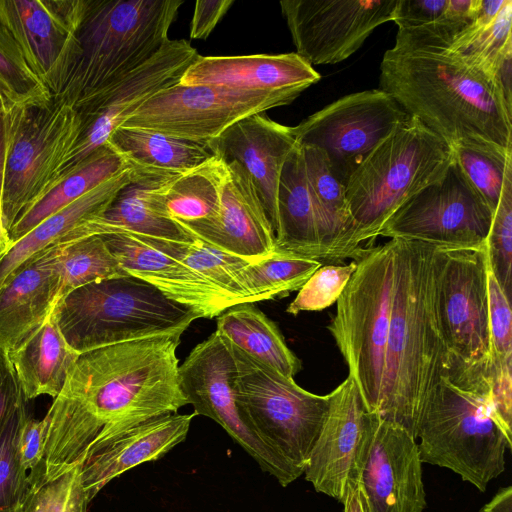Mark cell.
<instances>
[{"label":"cell","mask_w":512,"mask_h":512,"mask_svg":"<svg viewBox=\"0 0 512 512\" xmlns=\"http://www.w3.org/2000/svg\"><path fill=\"white\" fill-rule=\"evenodd\" d=\"M235 378L234 356L217 331L196 345L179 365L180 388L194 413L217 422L285 487L298 478L244 419L236 399Z\"/></svg>","instance_id":"obj_14"},{"label":"cell","mask_w":512,"mask_h":512,"mask_svg":"<svg viewBox=\"0 0 512 512\" xmlns=\"http://www.w3.org/2000/svg\"><path fill=\"white\" fill-rule=\"evenodd\" d=\"M356 267V261L346 265L321 266L302 286L286 311L297 315L303 311L328 308L338 300Z\"/></svg>","instance_id":"obj_46"},{"label":"cell","mask_w":512,"mask_h":512,"mask_svg":"<svg viewBox=\"0 0 512 512\" xmlns=\"http://www.w3.org/2000/svg\"><path fill=\"white\" fill-rule=\"evenodd\" d=\"M196 414H165L98 445L80 466L83 488L89 502L112 479L147 461L162 458L185 440Z\"/></svg>","instance_id":"obj_25"},{"label":"cell","mask_w":512,"mask_h":512,"mask_svg":"<svg viewBox=\"0 0 512 512\" xmlns=\"http://www.w3.org/2000/svg\"><path fill=\"white\" fill-rule=\"evenodd\" d=\"M452 147L414 117L383 138L350 175L345 195L349 228L330 261L356 258L387 220L411 197L441 179L453 162Z\"/></svg>","instance_id":"obj_6"},{"label":"cell","mask_w":512,"mask_h":512,"mask_svg":"<svg viewBox=\"0 0 512 512\" xmlns=\"http://www.w3.org/2000/svg\"><path fill=\"white\" fill-rule=\"evenodd\" d=\"M409 117L392 96L378 88L343 96L291 131L299 146L325 153L345 186L374 147Z\"/></svg>","instance_id":"obj_13"},{"label":"cell","mask_w":512,"mask_h":512,"mask_svg":"<svg viewBox=\"0 0 512 512\" xmlns=\"http://www.w3.org/2000/svg\"><path fill=\"white\" fill-rule=\"evenodd\" d=\"M52 99L49 90L27 65L19 47L0 25V100L3 112L40 105Z\"/></svg>","instance_id":"obj_41"},{"label":"cell","mask_w":512,"mask_h":512,"mask_svg":"<svg viewBox=\"0 0 512 512\" xmlns=\"http://www.w3.org/2000/svg\"><path fill=\"white\" fill-rule=\"evenodd\" d=\"M79 355L62 335L53 308L45 323L9 355L26 401L41 395L56 398Z\"/></svg>","instance_id":"obj_31"},{"label":"cell","mask_w":512,"mask_h":512,"mask_svg":"<svg viewBox=\"0 0 512 512\" xmlns=\"http://www.w3.org/2000/svg\"><path fill=\"white\" fill-rule=\"evenodd\" d=\"M25 404L13 413L0 433V509L16 508L28 483L20 472L16 452L18 432L27 415Z\"/></svg>","instance_id":"obj_47"},{"label":"cell","mask_w":512,"mask_h":512,"mask_svg":"<svg viewBox=\"0 0 512 512\" xmlns=\"http://www.w3.org/2000/svg\"><path fill=\"white\" fill-rule=\"evenodd\" d=\"M170 179L135 177L120 190L103 215L76 229L77 236L129 232L177 242L193 241V236L167 212L163 191Z\"/></svg>","instance_id":"obj_28"},{"label":"cell","mask_w":512,"mask_h":512,"mask_svg":"<svg viewBox=\"0 0 512 512\" xmlns=\"http://www.w3.org/2000/svg\"><path fill=\"white\" fill-rule=\"evenodd\" d=\"M183 0H85L52 99L79 111L169 40Z\"/></svg>","instance_id":"obj_4"},{"label":"cell","mask_w":512,"mask_h":512,"mask_svg":"<svg viewBox=\"0 0 512 512\" xmlns=\"http://www.w3.org/2000/svg\"><path fill=\"white\" fill-rule=\"evenodd\" d=\"M481 0H397L396 39L449 44L476 17Z\"/></svg>","instance_id":"obj_35"},{"label":"cell","mask_w":512,"mask_h":512,"mask_svg":"<svg viewBox=\"0 0 512 512\" xmlns=\"http://www.w3.org/2000/svg\"><path fill=\"white\" fill-rule=\"evenodd\" d=\"M59 329L79 354L122 342L185 331L200 318L133 276L89 283L54 307Z\"/></svg>","instance_id":"obj_7"},{"label":"cell","mask_w":512,"mask_h":512,"mask_svg":"<svg viewBox=\"0 0 512 512\" xmlns=\"http://www.w3.org/2000/svg\"><path fill=\"white\" fill-rule=\"evenodd\" d=\"M359 486L368 512H423L426 496L416 439L380 418Z\"/></svg>","instance_id":"obj_20"},{"label":"cell","mask_w":512,"mask_h":512,"mask_svg":"<svg viewBox=\"0 0 512 512\" xmlns=\"http://www.w3.org/2000/svg\"><path fill=\"white\" fill-rule=\"evenodd\" d=\"M321 261L275 251L250 262L244 269L247 289L254 302L272 300L300 290Z\"/></svg>","instance_id":"obj_40"},{"label":"cell","mask_w":512,"mask_h":512,"mask_svg":"<svg viewBox=\"0 0 512 512\" xmlns=\"http://www.w3.org/2000/svg\"><path fill=\"white\" fill-rule=\"evenodd\" d=\"M481 512H512V487L501 489Z\"/></svg>","instance_id":"obj_51"},{"label":"cell","mask_w":512,"mask_h":512,"mask_svg":"<svg viewBox=\"0 0 512 512\" xmlns=\"http://www.w3.org/2000/svg\"><path fill=\"white\" fill-rule=\"evenodd\" d=\"M397 0H284L282 14L296 52L312 65L339 63L380 25L393 21Z\"/></svg>","instance_id":"obj_18"},{"label":"cell","mask_w":512,"mask_h":512,"mask_svg":"<svg viewBox=\"0 0 512 512\" xmlns=\"http://www.w3.org/2000/svg\"><path fill=\"white\" fill-rule=\"evenodd\" d=\"M57 302L89 283L128 276L101 235L59 243Z\"/></svg>","instance_id":"obj_38"},{"label":"cell","mask_w":512,"mask_h":512,"mask_svg":"<svg viewBox=\"0 0 512 512\" xmlns=\"http://www.w3.org/2000/svg\"><path fill=\"white\" fill-rule=\"evenodd\" d=\"M0 512H16V508H5V509H0Z\"/></svg>","instance_id":"obj_54"},{"label":"cell","mask_w":512,"mask_h":512,"mask_svg":"<svg viewBox=\"0 0 512 512\" xmlns=\"http://www.w3.org/2000/svg\"><path fill=\"white\" fill-rule=\"evenodd\" d=\"M422 463L445 467L484 492L512 448L496 418L486 364L450 361L421 412L415 439Z\"/></svg>","instance_id":"obj_5"},{"label":"cell","mask_w":512,"mask_h":512,"mask_svg":"<svg viewBox=\"0 0 512 512\" xmlns=\"http://www.w3.org/2000/svg\"><path fill=\"white\" fill-rule=\"evenodd\" d=\"M47 419L24 418L17 436L16 452L20 472L28 477L43 471V459L47 434Z\"/></svg>","instance_id":"obj_48"},{"label":"cell","mask_w":512,"mask_h":512,"mask_svg":"<svg viewBox=\"0 0 512 512\" xmlns=\"http://www.w3.org/2000/svg\"><path fill=\"white\" fill-rule=\"evenodd\" d=\"M85 0H0V25L27 65L49 90L55 89L73 46Z\"/></svg>","instance_id":"obj_19"},{"label":"cell","mask_w":512,"mask_h":512,"mask_svg":"<svg viewBox=\"0 0 512 512\" xmlns=\"http://www.w3.org/2000/svg\"><path fill=\"white\" fill-rule=\"evenodd\" d=\"M342 503L344 512H368L359 483L349 487Z\"/></svg>","instance_id":"obj_52"},{"label":"cell","mask_w":512,"mask_h":512,"mask_svg":"<svg viewBox=\"0 0 512 512\" xmlns=\"http://www.w3.org/2000/svg\"><path fill=\"white\" fill-rule=\"evenodd\" d=\"M108 144L136 178H174L215 155L206 143L170 137L140 128H117Z\"/></svg>","instance_id":"obj_30"},{"label":"cell","mask_w":512,"mask_h":512,"mask_svg":"<svg viewBox=\"0 0 512 512\" xmlns=\"http://www.w3.org/2000/svg\"><path fill=\"white\" fill-rule=\"evenodd\" d=\"M451 147L454 162L494 213L506 176L512 171V149L474 141H460Z\"/></svg>","instance_id":"obj_39"},{"label":"cell","mask_w":512,"mask_h":512,"mask_svg":"<svg viewBox=\"0 0 512 512\" xmlns=\"http://www.w3.org/2000/svg\"><path fill=\"white\" fill-rule=\"evenodd\" d=\"M275 251L329 260L336 235L306 176L300 146L291 151L279 180Z\"/></svg>","instance_id":"obj_26"},{"label":"cell","mask_w":512,"mask_h":512,"mask_svg":"<svg viewBox=\"0 0 512 512\" xmlns=\"http://www.w3.org/2000/svg\"><path fill=\"white\" fill-rule=\"evenodd\" d=\"M3 125L1 212L9 234L16 221L54 188L82 124L73 108L51 99L4 111Z\"/></svg>","instance_id":"obj_9"},{"label":"cell","mask_w":512,"mask_h":512,"mask_svg":"<svg viewBox=\"0 0 512 512\" xmlns=\"http://www.w3.org/2000/svg\"><path fill=\"white\" fill-rule=\"evenodd\" d=\"M486 245L489 269L506 296L511 300L512 171L506 176L498 205L493 214Z\"/></svg>","instance_id":"obj_44"},{"label":"cell","mask_w":512,"mask_h":512,"mask_svg":"<svg viewBox=\"0 0 512 512\" xmlns=\"http://www.w3.org/2000/svg\"><path fill=\"white\" fill-rule=\"evenodd\" d=\"M436 305L444 343L468 365L486 364L490 349L487 247L436 248Z\"/></svg>","instance_id":"obj_15"},{"label":"cell","mask_w":512,"mask_h":512,"mask_svg":"<svg viewBox=\"0 0 512 512\" xmlns=\"http://www.w3.org/2000/svg\"><path fill=\"white\" fill-rule=\"evenodd\" d=\"M490 349L487 369L491 374L512 373V312L506 296L494 275L488 274Z\"/></svg>","instance_id":"obj_45"},{"label":"cell","mask_w":512,"mask_h":512,"mask_svg":"<svg viewBox=\"0 0 512 512\" xmlns=\"http://www.w3.org/2000/svg\"><path fill=\"white\" fill-rule=\"evenodd\" d=\"M101 236L128 275L154 286L167 298L194 310L200 318L211 319L231 307L190 268L142 236L129 232Z\"/></svg>","instance_id":"obj_23"},{"label":"cell","mask_w":512,"mask_h":512,"mask_svg":"<svg viewBox=\"0 0 512 512\" xmlns=\"http://www.w3.org/2000/svg\"><path fill=\"white\" fill-rule=\"evenodd\" d=\"M25 403L12 362L0 349V433L8 419Z\"/></svg>","instance_id":"obj_49"},{"label":"cell","mask_w":512,"mask_h":512,"mask_svg":"<svg viewBox=\"0 0 512 512\" xmlns=\"http://www.w3.org/2000/svg\"><path fill=\"white\" fill-rule=\"evenodd\" d=\"M4 159H5V141H4V125H3V113H2V114H0V200H1V196H2Z\"/></svg>","instance_id":"obj_53"},{"label":"cell","mask_w":512,"mask_h":512,"mask_svg":"<svg viewBox=\"0 0 512 512\" xmlns=\"http://www.w3.org/2000/svg\"><path fill=\"white\" fill-rule=\"evenodd\" d=\"M300 94L293 90L257 91L177 83L154 94L120 127L151 130L178 139L206 143L234 123L288 105Z\"/></svg>","instance_id":"obj_11"},{"label":"cell","mask_w":512,"mask_h":512,"mask_svg":"<svg viewBox=\"0 0 512 512\" xmlns=\"http://www.w3.org/2000/svg\"><path fill=\"white\" fill-rule=\"evenodd\" d=\"M321 76L297 53L201 56L186 69L179 84L217 85L245 90L302 93Z\"/></svg>","instance_id":"obj_27"},{"label":"cell","mask_w":512,"mask_h":512,"mask_svg":"<svg viewBox=\"0 0 512 512\" xmlns=\"http://www.w3.org/2000/svg\"><path fill=\"white\" fill-rule=\"evenodd\" d=\"M126 167L122 158L108 144L95 151L16 221L9 232L11 245L44 219L92 191Z\"/></svg>","instance_id":"obj_36"},{"label":"cell","mask_w":512,"mask_h":512,"mask_svg":"<svg viewBox=\"0 0 512 512\" xmlns=\"http://www.w3.org/2000/svg\"><path fill=\"white\" fill-rule=\"evenodd\" d=\"M2 113H3V106H2V102L0 100V114H2Z\"/></svg>","instance_id":"obj_55"},{"label":"cell","mask_w":512,"mask_h":512,"mask_svg":"<svg viewBox=\"0 0 512 512\" xmlns=\"http://www.w3.org/2000/svg\"><path fill=\"white\" fill-rule=\"evenodd\" d=\"M328 329L370 412L382 390L395 273V241L361 248Z\"/></svg>","instance_id":"obj_8"},{"label":"cell","mask_w":512,"mask_h":512,"mask_svg":"<svg viewBox=\"0 0 512 512\" xmlns=\"http://www.w3.org/2000/svg\"><path fill=\"white\" fill-rule=\"evenodd\" d=\"M59 243L39 252L0 286V349L15 352L57 304Z\"/></svg>","instance_id":"obj_24"},{"label":"cell","mask_w":512,"mask_h":512,"mask_svg":"<svg viewBox=\"0 0 512 512\" xmlns=\"http://www.w3.org/2000/svg\"><path fill=\"white\" fill-rule=\"evenodd\" d=\"M206 145L215 156L236 163L248 176L276 235L280 175L297 145L291 127L258 113L234 123Z\"/></svg>","instance_id":"obj_21"},{"label":"cell","mask_w":512,"mask_h":512,"mask_svg":"<svg viewBox=\"0 0 512 512\" xmlns=\"http://www.w3.org/2000/svg\"><path fill=\"white\" fill-rule=\"evenodd\" d=\"M220 335L256 360L293 378L301 361L288 348L277 325L253 303L233 305L217 318Z\"/></svg>","instance_id":"obj_33"},{"label":"cell","mask_w":512,"mask_h":512,"mask_svg":"<svg viewBox=\"0 0 512 512\" xmlns=\"http://www.w3.org/2000/svg\"><path fill=\"white\" fill-rule=\"evenodd\" d=\"M234 4V0H198L190 26V38L205 40Z\"/></svg>","instance_id":"obj_50"},{"label":"cell","mask_w":512,"mask_h":512,"mask_svg":"<svg viewBox=\"0 0 512 512\" xmlns=\"http://www.w3.org/2000/svg\"><path fill=\"white\" fill-rule=\"evenodd\" d=\"M493 212L456 163L420 190L384 224L379 236L401 238L438 249L486 248Z\"/></svg>","instance_id":"obj_12"},{"label":"cell","mask_w":512,"mask_h":512,"mask_svg":"<svg viewBox=\"0 0 512 512\" xmlns=\"http://www.w3.org/2000/svg\"><path fill=\"white\" fill-rule=\"evenodd\" d=\"M198 56L188 41L169 39L148 61L76 111L81 119L82 132L55 186L106 145L110 135L145 101L179 83Z\"/></svg>","instance_id":"obj_16"},{"label":"cell","mask_w":512,"mask_h":512,"mask_svg":"<svg viewBox=\"0 0 512 512\" xmlns=\"http://www.w3.org/2000/svg\"><path fill=\"white\" fill-rule=\"evenodd\" d=\"M142 237L160 251L181 261L231 306L254 302L244 278V269L252 261L224 252L197 239L191 242H177Z\"/></svg>","instance_id":"obj_34"},{"label":"cell","mask_w":512,"mask_h":512,"mask_svg":"<svg viewBox=\"0 0 512 512\" xmlns=\"http://www.w3.org/2000/svg\"><path fill=\"white\" fill-rule=\"evenodd\" d=\"M226 341L236 364V399L244 419L299 478L325 421L330 393L308 392Z\"/></svg>","instance_id":"obj_10"},{"label":"cell","mask_w":512,"mask_h":512,"mask_svg":"<svg viewBox=\"0 0 512 512\" xmlns=\"http://www.w3.org/2000/svg\"><path fill=\"white\" fill-rule=\"evenodd\" d=\"M300 148L309 185L336 235L335 250L350 223L345 186L335 176L322 150L311 146Z\"/></svg>","instance_id":"obj_43"},{"label":"cell","mask_w":512,"mask_h":512,"mask_svg":"<svg viewBox=\"0 0 512 512\" xmlns=\"http://www.w3.org/2000/svg\"><path fill=\"white\" fill-rule=\"evenodd\" d=\"M134 179L133 172L128 167L124 168L12 243L9 250L0 257V286L27 260L51 245L66 241L75 229L103 215L120 190Z\"/></svg>","instance_id":"obj_29"},{"label":"cell","mask_w":512,"mask_h":512,"mask_svg":"<svg viewBox=\"0 0 512 512\" xmlns=\"http://www.w3.org/2000/svg\"><path fill=\"white\" fill-rule=\"evenodd\" d=\"M227 164L221 204L211 218L177 221L194 239L256 261L275 252V233L251 181L236 163Z\"/></svg>","instance_id":"obj_22"},{"label":"cell","mask_w":512,"mask_h":512,"mask_svg":"<svg viewBox=\"0 0 512 512\" xmlns=\"http://www.w3.org/2000/svg\"><path fill=\"white\" fill-rule=\"evenodd\" d=\"M88 504L78 466L50 479L43 471L29 476L16 512H87Z\"/></svg>","instance_id":"obj_42"},{"label":"cell","mask_w":512,"mask_h":512,"mask_svg":"<svg viewBox=\"0 0 512 512\" xmlns=\"http://www.w3.org/2000/svg\"><path fill=\"white\" fill-rule=\"evenodd\" d=\"M379 85L450 146L474 141L512 149V106L446 44L395 41L383 55Z\"/></svg>","instance_id":"obj_1"},{"label":"cell","mask_w":512,"mask_h":512,"mask_svg":"<svg viewBox=\"0 0 512 512\" xmlns=\"http://www.w3.org/2000/svg\"><path fill=\"white\" fill-rule=\"evenodd\" d=\"M395 241V273L376 413L415 438L421 412L450 361L436 305V247Z\"/></svg>","instance_id":"obj_2"},{"label":"cell","mask_w":512,"mask_h":512,"mask_svg":"<svg viewBox=\"0 0 512 512\" xmlns=\"http://www.w3.org/2000/svg\"><path fill=\"white\" fill-rule=\"evenodd\" d=\"M511 26L512 0H481L474 20L446 47L487 75L499 89V73L512 60Z\"/></svg>","instance_id":"obj_32"},{"label":"cell","mask_w":512,"mask_h":512,"mask_svg":"<svg viewBox=\"0 0 512 512\" xmlns=\"http://www.w3.org/2000/svg\"><path fill=\"white\" fill-rule=\"evenodd\" d=\"M380 417L370 412L351 376L330 393L329 409L304 475L317 492L343 502L359 483Z\"/></svg>","instance_id":"obj_17"},{"label":"cell","mask_w":512,"mask_h":512,"mask_svg":"<svg viewBox=\"0 0 512 512\" xmlns=\"http://www.w3.org/2000/svg\"><path fill=\"white\" fill-rule=\"evenodd\" d=\"M227 164L217 156L170 179L163 191L168 214L190 222L214 217L220 208Z\"/></svg>","instance_id":"obj_37"},{"label":"cell","mask_w":512,"mask_h":512,"mask_svg":"<svg viewBox=\"0 0 512 512\" xmlns=\"http://www.w3.org/2000/svg\"><path fill=\"white\" fill-rule=\"evenodd\" d=\"M183 332L122 342L79 355L61 393L78 400L102 427L88 455L113 436L176 413L188 404L180 388L176 355Z\"/></svg>","instance_id":"obj_3"}]
</instances>
